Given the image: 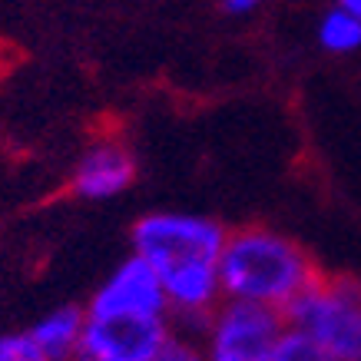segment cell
Returning a JSON list of instances; mask_svg holds the SVG:
<instances>
[{"instance_id":"cell-1","label":"cell","mask_w":361,"mask_h":361,"mask_svg":"<svg viewBox=\"0 0 361 361\" xmlns=\"http://www.w3.org/2000/svg\"><path fill=\"white\" fill-rule=\"evenodd\" d=\"M318 265L295 239L265 226L226 232L219 252L222 298L259 302L269 308L292 305L308 285L318 282Z\"/></svg>"},{"instance_id":"cell-2","label":"cell","mask_w":361,"mask_h":361,"mask_svg":"<svg viewBox=\"0 0 361 361\" xmlns=\"http://www.w3.org/2000/svg\"><path fill=\"white\" fill-rule=\"evenodd\" d=\"M285 322L315 338L335 361H361V279L318 275L285 308Z\"/></svg>"},{"instance_id":"cell-3","label":"cell","mask_w":361,"mask_h":361,"mask_svg":"<svg viewBox=\"0 0 361 361\" xmlns=\"http://www.w3.org/2000/svg\"><path fill=\"white\" fill-rule=\"evenodd\" d=\"M288 329L285 312L259 302L222 298L199 329L206 361H272V351Z\"/></svg>"},{"instance_id":"cell-4","label":"cell","mask_w":361,"mask_h":361,"mask_svg":"<svg viewBox=\"0 0 361 361\" xmlns=\"http://www.w3.org/2000/svg\"><path fill=\"white\" fill-rule=\"evenodd\" d=\"M226 232L209 216L192 212H149L133 226V252L142 255L156 272H173L183 265L219 262Z\"/></svg>"},{"instance_id":"cell-5","label":"cell","mask_w":361,"mask_h":361,"mask_svg":"<svg viewBox=\"0 0 361 361\" xmlns=\"http://www.w3.org/2000/svg\"><path fill=\"white\" fill-rule=\"evenodd\" d=\"M169 318L156 315H87L80 361H153L169 335Z\"/></svg>"},{"instance_id":"cell-6","label":"cell","mask_w":361,"mask_h":361,"mask_svg":"<svg viewBox=\"0 0 361 361\" xmlns=\"http://www.w3.org/2000/svg\"><path fill=\"white\" fill-rule=\"evenodd\" d=\"M87 315H156L169 318L163 279L142 255L133 252L116 272L99 285L87 305Z\"/></svg>"},{"instance_id":"cell-7","label":"cell","mask_w":361,"mask_h":361,"mask_svg":"<svg viewBox=\"0 0 361 361\" xmlns=\"http://www.w3.org/2000/svg\"><path fill=\"white\" fill-rule=\"evenodd\" d=\"M133 179H136V159L130 149L116 140H99L80 156L70 189L80 199L99 202V199H113L126 192L133 186Z\"/></svg>"},{"instance_id":"cell-8","label":"cell","mask_w":361,"mask_h":361,"mask_svg":"<svg viewBox=\"0 0 361 361\" xmlns=\"http://www.w3.org/2000/svg\"><path fill=\"white\" fill-rule=\"evenodd\" d=\"M83 325H87V308L63 305L40 318L30 329V338L37 341V348L44 351L47 361H70L80 355Z\"/></svg>"},{"instance_id":"cell-9","label":"cell","mask_w":361,"mask_h":361,"mask_svg":"<svg viewBox=\"0 0 361 361\" xmlns=\"http://www.w3.org/2000/svg\"><path fill=\"white\" fill-rule=\"evenodd\" d=\"M318 44L329 54H355L361 47V20L341 7H331L318 23Z\"/></svg>"},{"instance_id":"cell-10","label":"cell","mask_w":361,"mask_h":361,"mask_svg":"<svg viewBox=\"0 0 361 361\" xmlns=\"http://www.w3.org/2000/svg\"><path fill=\"white\" fill-rule=\"evenodd\" d=\"M272 361H335V358H331L315 338H308L305 331H298L288 325V329L282 331L279 345H275Z\"/></svg>"},{"instance_id":"cell-11","label":"cell","mask_w":361,"mask_h":361,"mask_svg":"<svg viewBox=\"0 0 361 361\" xmlns=\"http://www.w3.org/2000/svg\"><path fill=\"white\" fill-rule=\"evenodd\" d=\"M153 361H206L202 355V345L192 335H183V331H169L166 341L159 345Z\"/></svg>"},{"instance_id":"cell-12","label":"cell","mask_w":361,"mask_h":361,"mask_svg":"<svg viewBox=\"0 0 361 361\" xmlns=\"http://www.w3.org/2000/svg\"><path fill=\"white\" fill-rule=\"evenodd\" d=\"M0 361H47L44 351L37 348L30 331H11L0 335Z\"/></svg>"},{"instance_id":"cell-13","label":"cell","mask_w":361,"mask_h":361,"mask_svg":"<svg viewBox=\"0 0 361 361\" xmlns=\"http://www.w3.org/2000/svg\"><path fill=\"white\" fill-rule=\"evenodd\" d=\"M222 11L232 13V17H249V13H255L259 7H262L265 0H219Z\"/></svg>"},{"instance_id":"cell-14","label":"cell","mask_w":361,"mask_h":361,"mask_svg":"<svg viewBox=\"0 0 361 361\" xmlns=\"http://www.w3.org/2000/svg\"><path fill=\"white\" fill-rule=\"evenodd\" d=\"M335 7H341L345 13H351V17L361 20V0H335Z\"/></svg>"},{"instance_id":"cell-15","label":"cell","mask_w":361,"mask_h":361,"mask_svg":"<svg viewBox=\"0 0 361 361\" xmlns=\"http://www.w3.org/2000/svg\"><path fill=\"white\" fill-rule=\"evenodd\" d=\"M70 361H80V358H70Z\"/></svg>"}]
</instances>
